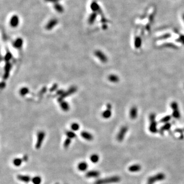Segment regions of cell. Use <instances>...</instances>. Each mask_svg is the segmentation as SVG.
I'll return each mask as SVG.
<instances>
[{"label":"cell","instance_id":"obj_18","mask_svg":"<svg viewBox=\"0 0 184 184\" xmlns=\"http://www.w3.org/2000/svg\"><path fill=\"white\" fill-rule=\"evenodd\" d=\"M108 79L110 82L112 83H117L120 80L119 77L115 74L110 75L108 77Z\"/></svg>","mask_w":184,"mask_h":184},{"label":"cell","instance_id":"obj_17","mask_svg":"<svg viewBox=\"0 0 184 184\" xmlns=\"http://www.w3.org/2000/svg\"><path fill=\"white\" fill-rule=\"evenodd\" d=\"M141 170V166L138 164L133 165L129 168V170L131 172H136L140 171Z\"/></svg>","mask_w":184,"mask_h":184},{"label":"cell","instance_id":"obj_8","mask_svg":"<svg viewBox=\"0 0 184 184\" xmlns=\"http://www.w3.org/2000/svg\"><path fill=\"white\" fill-rule=\"evenodd\" d=\"M102 116L103 118L105 119H109L111 116V105L110 104L108 103L107 105V109H106L102 113Z\"/></svg>","mask_w":184,"mask_h":184},{"label":"cell","instance_id":"obj_6","mask_svg":"<svg viewBox=\"0 0 184 184\" xmlns=\"http://www.w3.org/2000/svg\"><path fill=\"white\" fill-rule=\"evenodd\" d=\"M128 127L126 126H122L121 129H120L117 136V140L119 142H121V141H122L124 140L125 134L127 133V131H128Z\"/></svg>","mask_w":184,"mask_h":184},{"label":"cell","instance_id":"obj_25","mask_svg":"<svg viewBox=\"0 0 184 184\" xmlns=\"http://www.w3.org/2000/svg\"><path fill=\"white\" fill-rule=\"evenodd\" d=\"M33 184H40L41 183V178L39 176H34L31 180Z\"/></svg>","mask_w":184,"mask_h":184},{"label":"cell","instance_id":"obj_32","mask_svg":"<svg viewBox=\"0 0 184 184\" xmlns=\"http://www.w3.org/2000/svg\"><path fill=\"white\" fill-rule=\"evenodd\" d=\"M12 58V54H11V53L9 51H7L6 53V54L5 55V57H4V59H5V60L7 62H8Z\"/></svg>","mask_w":184,"mask_h":184},{"label":"cell","instance_id":"obj_9","mask_svg":"<svg viewBox=\"0 0 184 184\" xmlns=\"http://www.w3.org/2000/svg\"><path fill=\"white\" fill-rule=\"evenodd\" d=\"M76 90H77V88L75 87H71L67 92H64L63 94L60 96V97H59V99H58V101L61 102V101H62V99L63 98L75 93V92L76 91Z\"/></svg>","mask_w":184,"mask_h":184},{"label":"cell","instance_id":"obj_20","mask_svg":"<svg viewBox=\"0 0 184 184\" xmlns=\"http://www.w3.org/2000/svg\"><path fill=\"white\" fill-rule=\"evenodd\" d=\"M23 44V41L22 38H18L15 42H14L13 46L16 48L19 49L22 47Z\"/></svg>","mask_w":184,"mask_h":184},{"label":"cell","instance_id":"obj_40","mask_svg":"<svg viewBox=\"0 0 184 184\" xmlns=\"http://www.w3.org/2000/svg\"></svg>","mask_w":184,"mask_h":184},{"label":"cell","instance_id":"obj_11","mask_svg":"<svg viewBox=\"0 0 184 184\" xmlns=\"http://www.w3.org/2000/svg\"><path fill=\"white\" fill-rule=\"evenodd\" d=\"M11 69V63H9V62H7L4 68V78L6 79L8 78V77H9V73Z\"/></svg>","mask_w":184,"mask_h":184},{"label":"cell","instance_id":"obj_33","mask_svg":"<svg viewBox=\"0 0 184 184\" xmlns=\"http://www.w3.org/2000/svg\"><path fill=\"white\" fill-rule=\"evenodd\" d=\"M171 119V117L170 116H166L164 117H163V118H162V119L161 120V122L162 123H167L168 122V121H169Z\"/></svg>","mask_w":184,"mask_h":184},{"label":"cell","instance_id":"obj_19","mask_svg":"<svg viewBox=\"0 0 184 184\" xmlns=\"http://www.w3.org/2000/svg\"><path fill=\"white\" fill-rule=\"evenodd\" d=\"M58 23L57 20L56 19H52L51 20L50 22H49L48 23V24L47 25L46 27V28L47 29V30H51L52 28L53 27H54L55 26V25L57 24V23Z\"/></svg>","mask_w":184,"mask_h":184},{"label":"cell","instance_id":"obj_7","mask_svg":"<svg viewBox=\"0 0 184 184\" xmlns=\"http://www.w3.org/2000/svg\"><path fill=\"white\" fill-rule=\"evenodd\" d=\"M95 55L102 63H106L108 60V58L107 55H106L101 51H100V50L96 51L95 52Z\"/></svg>","mask_w":184,"mask_h":184},{"label":"cell","instance_id":"obj_38","mask_svg":"<svg viewBox=\"0 0 184 184\" xmlns=\"http://www.w3.org/2000/svg\"><path fill=\"white\" fill-rule=\"evenodd\" d=\"M55 184H59L58 183H55Z\"/></svg>","mask_w":184,"mask_h":184},{"label":"cell","instance_id":"obj_27","mask_svg":"<svg viewBox=\"0 0 184 184\" xmlns=\"http://www.w3.org/2000/svg\"><path fill=\"white\" fill-rule=\"evenodd\" d=\"M66 136L68 138L70 139H73L76 137V134L74 132V131H67L66 132Z\"/></svg>","mask_w":184,"mask_h":184},{"label":"cell","instance_id":"obj_29","mask_svg":"<svg viewBox=\"0 0 184 184\" xmlns=\"http://www.w3.org/2000/svg\"><path fill=\"white\" fill-rule=\"evenodd\" d=\"M97 15L95 13H93V14H92L91 15V17L89 18V22L90 24H92L94 22V21L96 18Z\"/></svg>","mask_w":184,"mask_h":184},{"label":"cell","instance_id":"obj_37","mask_svg":"<svg viewBox=\"0 0 184 184\" xmlns=\"http://www.w3.org/2000/svg\"><path fill=\"white\" fill-rule=\"evenodd\" d=\"M183 19H184V15H183Z\"/></svg>","mask_w":184,"mask_h":184},{"label":"cell","instance_id":"obj_21","mask_svg":"<svg viewBox=\"0 0 184 184\" xmlns=\"http://www.w3.org/2000/svg\"><path fill=\"white\" fill-rule=\"evenodd\" d=\"M60 103V107L63 110H64V111L69 110L70 109L69 105L67 102L61 101Z\"/></svg>","mask_w":184,"mask_h":184},{"label":"cell","instance_id":"obj_10","mask_svg":"<svg viewBox=\"0 0 184 184\" xmlns=\"http://www.w3.org/2000/svg\"><path fill=\"white\" fill-rule=\"evenodd\" d=\"M100 173L97 170H91L87 172L86 176L88 178H97L100 176Z\"/></svg>","mask_w":184,"mask_h":184},{"label":"cell","instance_id":"obj_15","mask_svg":"<svg viewBox=\"0 0 184 184\" xmlns=\"http://www.w3.org/2000/svg\"><path fill=\"white\" fill-rule=\"evenodd\" d=\"M78 169L80 171H85L88 169V164L87 163L85 162H82L79 163L78 165Z\"/></svg>","mask_w":184,"mask_h":184},{"label":"cell","instance_id":"obj_13","mask_svg":"<svg viewBox=\"0 0 184 184\" xmlns=\"http://www.w3.org/2000/svg\"><path fill=\"white\" fill-rule=\"evenodd\" d=\"M138 111L137 108L136 107H132L129 110V117L132 120L136 119L138 117Z\"/></svg>","mask_w":184,"mask_h":184},{"label":"cell","instance_id":"obj_35","mask_svg":"<svg viewBox=\"0 0 184 184\" xmlns=\"http://www.w3.org/2000/svg\"><path fill=\"white\" fill-rule=\"evenodd\" d=\"M178 41L182 42L183 44H184V35H182V36H181L179 37V38L178 39Z\"/></svg>","mask_w":184,"mask_h":184},{"label":"cell","instance_id":"obj_26","mask_svg":"<svg viewBox=\"0 0 184 184\" xmlns=\"http://www.w3.org/2000/svg\"><path fill=\"white\" fill-rule=\"evenodd\" d=\"M29 89H28L27 88L24 87V88H22L19 90V94L21 96H24L26 95L28 93H29Z\"/></svg>","mask_w":184,"mask_h":184},{"label":"cell","instance_id":"obj_14","mask_svg":"<svg viewBox=\"0 0 184 184\" xmlns=\"http://www.w3.org/2000/svg\"><path fill=\"white\" fill-rule=\"evenodd\" d=\"M80 135L84 139H85L86 140H87V141H92L94 139V137H93V135H92L91 133H90L89 132L86 131H82L80 133Z\"/></svg>","mask_w":184,"mask_h":184},{"label":"cell","instance_id":"obj_3","mask_svg":"<svg viewBox=\"0 0 184 184\" xmlns=\"http://www.w3.org/2000/svg\"><path fill=\"white\" fill-rule=\"evenodd\" d=\"M150 125H149V130L152 133H156L158 131L157 130V123L155 121V115L154 114H151L150 115Z\"/></svg>","mask_w":184,"mask_h":184},{"label":"cell","instance_id":"obj_36","mask_svg":"<svg viewBox=\"0 0 184 184\" xmlns=\"http://www.w3.org/2000/svg\"><path fill=\"white\" fill-rule=\"evenodd\" d=\"M22 159H23V161L27 162L28 161V157L27 156V155H24V157H23Z\"/></svg>","mask_w":184,"mask_h":184},{"label":"cell","instance_id":"obj_31","mask_svg":"<svg viewBox=\"0 0 184 184\" xmlns=\"http://www.w3.org/2000/svg\"><path fill=\"white\" fill-rule=\"evenodd\" d=\"M170 127H171L170 124H169V123H165V124L163 126H162L161 127L160 130L161 131H164L165 130H168L169 129H170Z\"/></svg>","mask_w":184,"mask_h":184},{"label":"cell","instance_id":"obj_30","mask_svg":"<svg viewBox=\"0 0 184 184\" xmlns=\"http://www.w3.org/2000/svg\"><path fill=\"white\" fill-rule=\"evenodd\" d=\"M71 127L72 130L75 131H77L80 128V126H79V125L78 123H74L71 125Z\"/></svg>","mask_w":184,"mask_h":184},{"label":"cell","instance_id":"obj_16","mask_svg":"<svg viewBox=\"0 0 184 184\" xmlns=\"http://www.w3.org/2000/svg\"><path fill=\"white\" fill-rule=\"evenodd\" d=\"M10 25L12 27H16L18 26L19 23V19L18 16H13L10 19Z\"/></svg>","mask_w":184,"mask_h":184},{"label":"cell","instance_id":"obj_22","mask_svg":"<svg viewBox=\"0 0 184 184\" xmlns=\"http://www.w3.org/2000/svg\"><path fill=\"white\" fill-rule=\"evenodd\" d=\"M90 160L93 163H97L99 160V157L97 154H93L90 157Z\"/></svg>","mask_w":184,"mask_h":184},{"label":"cell","instance_id":"obj_12","mask_svg":"<svg viewBox=\"0 0 184 184\" xmlns=\"http://www.w3.org/2000/svg\"><path fill=\"white\" fill-rule=\"evenodd\" d=\"M17 179L18 181L25 183H28L32 180V179L30 176L26 175L19 174L17 176Z\"/></svg>","mask_w":184,"mask_h":184},{"label":"cell","instance_id":"obj_4","mask_svg":"<svg viewBox=\"0 0 184 184\" xmlns=\"http://www.w3.org/2000/svg\"><path fill=\"white\" fill-rule=\"evenodd\" d=\"M46 133L44 131H40L38 132L37 134V141L36 144H35V148L37 149H39L41 148Z\"/></svg>","mask_w":184,"mask_h":184},{"label":"cell","instance_id":"obj_24","mask_svg":"<svg viewBox=\"0 0 184 184\" xmlns=\"http://www.w3.org/2000/svg\"><path fill=\"white\" fill-rule=\"evenodd\" d=\"M142 45V40L140 37H137L134 40V46L136 48H140Z\"/></svg>","mask_w":184,"mask_h":184},{"label":"cell","instance_id":"obj_39","mask_svg":"<svg viewBox=\"0 0 184 184\" xmlns=\"http://www.w3.org/2000/svg\"></svg>","mask_w":184,"mask_h":184},{"label":"cell","instance_id":"obj_2","mask_svg":"<svg viewBox=\"0 0 184 184\" xmlns=\"http://www.w3.org/2000/svg\"><path fill=\"white\" fill-rule=\"evenodd\" d=\"M166 178L165 174L163 173H159L156 175H154L152 176H150L148 178L147 180V184H153L155 182L158 181H162L164 180Z\"/></svg>","mask_w":184,"mask_h":184},{"label":"cell","instance_id":"obj_34","mask_svg":"<svg viewBox=\"0 0 184 184\" xmlns=\"http://www.w3.org/2000/svg\"><path fill=\"white\" fill-rule=\"evenodd\" d=\"M55 9L56 10L59 11V12H62V10H63V8L62 7V6H60V5H58V4L56 5V6H55Z\"/></svg>","mask_w":184,"mask_h":184},{"label":"cell","instance_id":"obj_23","mask_svg":"<svg viewBox=\"0 0 184 184\" xmlns=\"http://www.w3.org/2000/svg\"><path fill=\"white\" fill-rule=\"evenodd\" d=\"M23 161V160L22 159L15 158L13 161V165H15V166L19 167L21 165H22Z\"/></svg>","mask_w":184,"mask_h":184},{"label":"cell","instance_id":"obj_28","mask_svg":"<svg viewBox=\"0 0 184 184\" xmlns=\"http://www.w3.org/2000/svg\"><path fill=\"white\" fill-rule=\"evenodd\" d=\"M71 139L67 138L64 141V143H63V147L65 148V149H67L69 146L71 144Z\"/></svg>","mask_w":184,"mask_h":184},{"label":"cell","instance_id":"obj_1","mask_svg":"<svg viewBox=\"0 0 184 184\" xmlns=\"http://www.w3.org/2000/svg\"><path fill=\"white\" fill-rule=\"evenodd\" d=\"M120 181H121L120 177L118 176H113L107 178L97 180L94 182V184H109L119 183Z\"/></svg>","mask_w":184,"mask_h":184},{"label":"cell","instance_id":"obj_5","mask_svg":"<svg viewBox=\"0 0 184 184\" xmlns=\"http://www.w3.org/2000/svg\"><path fill=\"white\" fill-rule=\"evenodd\" d=\"M170 107L173 110L172 116L175 119L181 118V112L179 109V105L176 102H172L170 104Z\"/></svg>","mask_w":184,"mask_h":184}]
</instances>
